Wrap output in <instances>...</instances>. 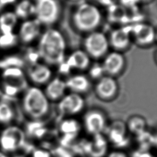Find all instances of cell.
Wrapping results in <instances>:
<instances>
[{
	"mask_svg": "<svg viewBox=\"0 0 157 157\" xmlns=\"http://www.w3.org/2000/svg\"><path fill=\"white\" fill-rule=\"evenodd\" d=\"M37 50L47 64H61L66 57L67 43L64 36L59 29L48 27L39 37Z\"/></svg>",
	"mask_w": 157,
	"mask_h": 157,
	"instance_id": "6da1fadb",
	"label": "cell"
},
{
	"mask_svg": "<svg viewBox=\"0 0 157 157\" xmlns=\"http://www.w3.org/2000/svg\"><path fill=\"white\" fill-rule=\"evenodd\" d=\"M102 21V13L98 5L90 1L78 4L72 14V22L78 31L89 33L95 30Z\"/></svg>",
	"mask_w": 157,
	"mask_h": 157,
	"instance_id": "7a4b0ae2",
	"label": "cell"
},
{
	"mask_svg": "<svg viewBox=\"0 0 157 157\" xmlns=\"http://www.w3.org/2000/svg\"><path fill=\"white\" fill-rule=\"evenodd\" d=\"M49 101L44 91L36 86L30 87L23 95V109L28 117L38 120L48 113L50 109Z\"/></svg>",
	"mask_w": 157,
	"mask_h": 157,
	"instance_id": "3957f363",
	"label": "cell"
},
{
	"mask_svg": "<svg viewBox=\"0 0 157 157\" xmlns=\"http://www.w3.org/2000/svg\"><path fill=\"white\" fill-rule=\"evenodd\" d=\"M83 47L91 59H102L109 52L108 36L99 30L90 32L86 34L83 40Z\"/></svg>",
	"mask_w": 157,
	"mask_h": 157,
	"instance_id": "277c9868",
	"label": "cell"
},
{
	"mask_svg": "<svg viewBox=\"0 0 157 157\" xmlns=\"http://www.w3.org/2000/svg\"><path fill=\"white\" fill-rule=\"evenodd\" d=\"M35 18L42 25L52 27L60 18L61 5L59 0H35Z\"/></svg>",
	"mask_w": 157,
	"mask_h": 157,
	"instance_id": "5b68a950",
	"label": "cell"
},
{
	"mask_svg": "<svg viewBox=\"0 0 157 157\" xmlns=\"http://www.w3.org/2000/svg\"><path fill=\"white\" fill-rule=\"evenodd\" d=\"M25 143V132L18 126H9L0 134V148L4 153L16 151Z\"/></svg>",
	"mask_w": 157,
	"mask_h": 157,
	"instance_id": "8992f818",
	"label": "cell"
},
{
	"mask_svg": "<svg viewBox=\"0 0 157 157\" xmlns=\"http://www.w3.org/2000/svg\"><path fill=\"white\" fill-rule=\"evenodd\" d=\"M85 106L86 102L83 95L70 92L58 101V110L63 117H72L82 113Z\"/></svg>",
	"mask_w": 157,
	"mask_h": 157,
	"instance_id": "52a82bcc",
	"label": "cell"
},
{
	"mask_svg": "<svg viewBox=\"0 0 157 157\" xmlns=\"http://www.w3.org/2000/svg\"><path fill=\"white\" fill-rule=\"evenodd\" d=\"M107 118L105 113L98 109L87 110L83 117V126L86 132L92 136L102 134L107 128Z\"/></svg>",
	"mask_w": 157,
	"mask_h": 157,
	"instance_id": "ba28073f",
	"label": "cell"
},
{
	"mask_svg": "<svg viewBox=\"0 0 157 157\" xmlns=\"http://www.w3.org/2000/svg\"><path fill=\"white\" fill-rule=\"evenodd\" d=\"M132 42L140 47H148L155 42V28L146 22H137L130 25Z\"/></svg>",
	"mask_w": 157,
	"mask_h": 157,
	"instance_id": "9c48e42d",
	"label": "cell"
},
{
	"mask_svg": "<svg viewBox=\"0 0 157 157\" xmlns=\"http://www.w3.org/2000/svg\"><path fill=\"white\" fill-rule=\"evenodd\" d=\"M94 91L99 99L105 102L111 101L118 94V83L115 77L104 75L96 81Z\"/></svg>",
	"mask_w": 157,
	"mask_h": 157,
	"instance_id": "30bf717a",
	"label": "cell"
},
{
	"mask_svg": "<svg viewBox=\"0 0 157 157\" xmlns=\"http://www.w3.org/2000/svg\"><path fill=\"white\" fill-rule=\"evenodd\" d=\"M126 64V58L123 53L112 50L102 58L101 64L105 75L116 78L123 73Z\"/></svg>",
	"mask_w": 157,
	"mask_h": 157,
	"instance_id": "8fae6325",
	"label": "cell"
},
{
	"mask_svg": "<svg viewBox=\"0 0 157 157\" xmlns=\"http://www.w3.org/2000/svg\"><path fill=\"white\" fill-rule=\"evenodd\" d=\"M107 36L110 48L115 51L123 53L129 48L132 43L130 25L117 28L112 30Z\"/></svg>",
	"mask_w": 157,
	"mask_h": 157,
	"instance_id": "7c38bea8",
	"label": "cell"
},
{
	"mask_svg": "<svg viewBox=\"0 0 157 157\" xmlns=\"http://www.w3.org/2000/svg\"><path fill=\"white\" fill-rule=\"evenodd\" d=\"M42 24L36 18L25 20L19 28L18 39L24 44H29L41 34Z\"/></svg>",
	"mask_w": 157,
	"mask_h": 157,
	"instance_id": "4fadbf2b",
	"label": "cell"
},
{
	"mask_svg": "<svg viewBox=\"0 0 157 157\" xmlns=\"http://www.w3.org/2000/svg\"><path fill=\"white\" fill-rule=\"evenodd\" d=\"M91 59L83 49L72 51L64 61L69 70L84 71L88 70L91 64Z\"/></svg>",
	"mask_w": 157,
	"mask_h": 157,
	"instance_id": "5bb4252c",
	"label": "cell"
},
{
	"mask_svg": "<svg viewBox=\"0 0 157 157\" xmlns=\"http://www.w3.org/2000/svg\"><path fill=\"white\" fill-rule=\"evenodd\" d=\"M29 78L35 84L47 83L52 77V71L47 64L36 63L29 64L27 69Z\"/></svg>",
	"mask_w": 157,
	"mask_h": 157,
	"instance_id": "9a60e30c",
	"label": "cell"
},
{
	"mask_svg": "<svg viewBox=\"0 0 157 157\" xmlns=\"http://www.w3.org/2000/svg\"><path fill=\"white\" fill-rule=\"evenodd\" d=\"M65 81L67 90L81 95L88 93L91 87L90 79L83 74H74Z\"/></svg>",
	"mask_w": 157,
	"mask_h": 157,
	"instance_id": "2e32d148",
	"label": "cell"
},
{
	"mask_svg": "<svg viewBox=\"0 0 157 157\" xmlns=\"http://www.w3.org/2000/svg\"><path fill=\"white\" fill-rule=\"evenodd\" d=\"M66 81L59 77L52 78L45 87L44 93L49 101H59L66 94Z\"/></svg>",
	"mask_w": 157,
	"mask_h": 157,
	"instance_id": "e0dca14e",
	"label": "cell"
},
{
	"mask_svg": "<svg viewBox=\"0 0 157 157\" xmlns=\"http://www.w3.org/2000/svg\"><path fill=\"white\" fill-rule=\"evenodd\" d=\"M4 82L16 86L20 90L26 87L27 82L22 68L18 67H8L3 69L2 74Z\"/></svg>",
	"mask_w": 157,
	"mask_h": 157,
	"instance_id": "ac0fdd59",
	"label": "cell"
},
{
	"mask_svg": "<svg viewBox=\"0 0 157 157\" xmlns=\"http://www.w3.org/2000/svg\"><path fill=\"white\" fill-rule=\"evenodd\" d=\"M18 18L14 12L6 11L0 15V31L1 34L13 33Z\"/></svg>",
	"mask_w": 157,
	"mask_h": 157,
	"instance_id": "d6986e66",
	"label": "cell"
},
{
	"mask_svg": "<svg viewBox=\"0 0 157 157\" xmlns=\"http://www.w3.org/2000/svg\"><path fill=\"white\" fill-rule=\"evenodd\" d=\"M15 13L18 18L26 19L35 15L34 2L31 0H21L15 6Z\"/></svg>",
	"mask_w": 157,
	"mask_h": 157,
	"instance_id": "ffe728a7",
	"label": "cell"
},
{
	"mask_svg": "<svg viewBox=\"0 0 157 157\" xmlns=\"http://www.w3.org/2000/svg\"><path fill=\"white\" fill-rule=\"evenodd\" d=\"M146 126L147 122L145 118L138 115H134L129 118L126 124L127 130L136 135L143 132L146 128Z\"/></svg>",
	"mask_w": 157,
	"mask_h": 157,
	"instance_id": "44dd1931",
	"label": "cell"
},
{
	"mask_svg": "<svg viewBox=\"0 0 157 157\" xmlns=\"http://www.w3.org/2000/svg\"><path fill=\"white\" fill-rule=\"evenodd\" d=\"M109 129V137L113 143L119 144L125 139V133L127 131L126 124L117 122L116 123L113 124V125H112Z\"/></svg>",
	"mask_w": 157,
	"mask_h": 157,
	"instance_id": "7402d4cb",
	"label": "cell"
},
{
	"mask_svg": "<svg viewBox=\"0 0 157 157\" xmlns=\"http://www.w3.org/2000/svg\"><path fill=\"white\" fill-rule=\"evenodd\" d=\"M15 112L12 106L6 101H0V123L8 124L14 118Z\"/></svg>",
	"mask_w": 157,
	"mask_h": 157,
	"instance_id": "603a6c76",
	"label": "cell"
},
{
	"mask_svg": "<svg viewBox=\"0 0 157 157\" xmlns=\"http://www.w3.org/2000/svg\"><path fill=\"white\" fill-rule=\"evenodd\" d=\"M25 64V59L18 56H9L0 60V67L3 69L8 67H21Z\"/></svg>",
	"mask_w": 157,
	"mask_h": 157,
	"instance_id": "cb8c5ba5",
	"label": "cell"
},
{
	"mask_svg": "<svg viewBox=\"0 0 157 157\" xmlns=\"http://www.w3.org/2000/svg\"><path fill=\"white\" fill-rule=\"evenodd\" d=\"M18 36L13 33L0 35V48L7 49L13 47L17 42Z\"/></svg>",
	"mask_w": 157,
	"mask_h": 157,
	"instance_id": "d4e9b609",
	"label": "cell"
},
{
	"mask_svg": "<svg viewBox=\"0 0 157 157\" xmlns=\"http://www.w3.org/2000/svg\"><path fill=\"white\" fill-rule=\"evenodd\" d=\"M78 125L75 121L68 118L64 121L61 124V130L65 134H72L78 131Z\"/></svg>",
	"mask_w": 157,
	"mask_h": 157,
	"instance_id": "484cf974",
	"label": "cell"
},
{
	"mask_svg": "<svg viewBox=\"0 0 157 157\" xmlns=\"http://www.w3.org/2000/svg\"><path fill=\"white\" fill-rule=\"evenodd\" d=\"M40 58V56L37 49H29L25 54V59L28 61L29 64L37 63Z\"/></svg>",
	"mask_w": 157,
	"mask_h": 157,
	"instance_id": "4316f807",
	"label": "cell"
},
{
	"mask_svg": "<svg viewBox=\"0 0 157 157\" xmlns=\"http://www.w3.org/2000/svg\"><path fill=\"white\" fill-rule=\"evenodd\" d=\"M88 70H90V74L91 77H93V78H96V80H98L105 75L102 70L101 64H99L98 66H90Z\"/></svg>",
	"mask_w": 157,
	"mask_h": 157,
	"instance_id": "83f0119b",
	"label": "cell"
},
{
	"mask_svg": "<svg viewBox=\"0 0 157 157\" xmlns=\"http://www.w3.org/2000/svg\"><path fill=\"white\" fill-rule=\"evenodd\" d=\"M3 91L6 95L9 96H13L16 95L20 91V90L16 86L4 82Z\"/></svg>",
	"mask_w": 157,
	"mask_h": 157,
	"instance_id": "f1b7e54d",
	"label": "cell"
},
{
	"mask_svg": "<svg viewBox=\"0 0 157 157\" xmlns=\"http://www.w3.org/2000/svg\"><path fill=\"white\" fill-rule=\"evenodd\" d=\"M32 157H51V155L48 151L39 148L34 150Z\"/></svg>",
	"mask_w": 157,
	"mask_h": 157,
	"instance_id": "f546056e",
	"label": "cell"
},
{
	"mask_svg": "<svg viewBox=\"0 0 157 157\" xmlns=\"http://www.w3.org/2000/svg\"><path fill=\"white\" fill-rule=\"evenodd\" d=\"M88 1H90L96 5H98V4L104 6H110L112 4V0H89Z\"/></svg>",
	"mask_w": 157,
	"mask_h": 157,
	"instance_id": "4dcf8cb0",
	"label": "cell"
},
{
	"mask_svg": "<svg viewBox=\"0 0 157 157\" xmlns=\"http://www.w3.org/2000/svg\"><path fill=\"white\" fill-rule=\"evenodd\" d=\"M15 0H0V10H1L6 6L13 2Z\"/></svg>",
	"mask_w": 157,
	"mask_h": 157,
	"instance_id": "1f68e13d",
	"label": "cell"
},
{
	"mask_svg": "<svg viewBox=\"0 0 157 157\" xmlns=\"http://www.w3.org/2000/svg\"><path fill=\"white\" fill-rule=\"evenodd\" d=\"M109 157H126V155L124 154H123L122 153H118V152H115L112 153Z\"/></svg>",
	"mask_w": 157,
	"mask_h": 157,
	"instance_id": "d6a6232c",
	"label": "cell"
},
{
	"mask_svg": "<svg viewBox=\"0 0 157 157\" xmlns=\"http://www.w3.org/2000/svg\"><path fill=\"white\" fill-rule=\"evenodd\" d=\"M137 2H141V3H148L149 2L152 1L153 0H136Z\"/></svg>",
	"mask_w": 157,
	"mask_h": 157,
	"instance_id": "836d02e7",
	"label": "cell"
},
{
	"mask_svg": "<svg viewBox=\"0 0 157 157\" xmlns=\"http://www.w3.org/2000/svg\"><path fill=\"white\" fill-rule=\"evenodd\" d=\"M0 157H7V156L4 152H0Z\"/></svg>",
	"mask_w": 157,
	"mask_h": 157,
	"instance_id": "e575fe53",
	"label": "cell"
},
{
	"mask_svg": "<svg viewBox=\"0 0 157 157\" xmlns=\"http://www.w3.org/2000/svg\"><path fill=\"white\" fill-rule=\"evenodd\" d=\"M155 42H157V28H155Z\"/></svg>",
	"mask_w": 157,
	"mask_h": 157,
	"instance_id": "d590c367",
	"label": "cell"
},
{
	"mask_svg": "<svg viewBox=\"0 0 157 157\" xmlns=\"http://www.w3.org/2000/svg\"><path fill=\"white\" fill-rule=\"evenodd\" d=\"M155 61L157 64V51L156 52V53H155Z\"/></svg>",
	"mask_w": 157,
	"mask_h": 157,
	"instance_id": "8d00e7d4",
	"label": "cell"
},
{
	"mask_svg": "<svg viewBox=\"0 0 157 157\" xmlns=\"http://www.w3.org/2000/svg\"><path fill=\"white\" fill-rule=\"evenodd\" d=\"M13 157H22V156H13Z\"/></svg>",
	"mask_w": 157,
	"mask_h": 157,
	"instance_id": "74e56055",
	"label": "cell"
},
{
	"mask_svg": "<svg viewBox=\"0 0 157 157\" xmlns=\"http://www.w3.org/2000/svg\"><path fill=\"white\" fill-rule=\"evenodd\" d=\"M70 1H77V0H70Z\"/></svg>",
	"mask_w": 157,
	"mask_h": 157,
	"instance_id": "f35d334b",
	"label": "cell"
},
{
	"mask_svg": "<svg viewBox=\"0 0 157 157\" xmlns=\"http://www.w3.org/2000/svg\"><path fill=\"white\" fill-rule=\"evenodd\" d=\"M0 93H1V90H0Z\"/></svg>",
	"mask_w": 157,
	"mask_h": 157,
	"instance_id": "ab89813d",
	"label": "cell"
}]
</instances>
